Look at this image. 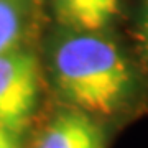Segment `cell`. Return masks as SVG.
I'll use <instances>...</instances> for the list:
<instances>
[{"mask_svg":"<svg viewBox=\"0 0 148 148\" xmlns=\"http://www.w3.org/2000/svg\"><path fill=\"white\" fill-rule=\"evenodd\" d=\"M54 79L73 106L90 114H112L127 97L132 74L120 49L107 38L74 32L53 56Z\"/></svg>","mask_w":148,"mask_h":148,"instance_id":"cell-1","label":"cell"},{"mask_svg":"<svg viewBox=\"0 0 148 148\" xmlns=\"http://www.w3.org/2000/svg\"><path fill=\"white\" fill-rule=\"evenodd\" d=\"M38 63L32 53L13 49L0 56V125L18 133L30 123L38 101Z\"/></svg>","mask_w":148,"mask_h":148,"instance_id":"cell-2","label":"cell"},{"mask_svg":"<svg viewBox=\"0 0 148 148\" xmlns=\"http://www.w3.org/2000/svg\"><path fill=\"white\" fill-rule=\"evenodd\" d=\"M36 148H104V133L82 112H64L41 133Z\"/></svg>","mask_w":148,"mask_h":148,"instance_id":"cell-3","label":"cell"},{"mask_svg":"<svg viewBox=\"0 0 148 148\" xmlns=\"http://www.w3.org/2000/svg\"><path fill=\"white\" fill-rule=\"evenodd\" d=\"M58 20L74 32L99 33L119 13V0H53Z\"/></svg>","mask_w":148,"mask_h":148,"instance_id":"cell-4","label":"cell"},{"mask_svg":"<svg viewBox=\"0 0 148 148\" xmlns=\"http://www.w3.org/2000/svg\"><path fill=\"white\" fill-rule=\"evenodd\" d=\"M23 30L21 10L15 0H0V56L16 49Z\"/></svg>","mask_w":148,"mask_h":148,"instance_id":"cell-5","label":"cell"},{"mask_svg":"<svg viewBox=\"0 0 148 148\" xmlns=\"http://www.w3.org/2000/svg\"><path fill=\"white\" fill-rule=\"evenodd\" d=\"M0 148H20L18 135L0 125Z\"/></svg>","mask_w":148,"mask_h":148,"instance_id":"cell-6","label":"cell"},{"mask_svg":"<svg viewBox=\"0 0 148 148\" xmlns=\"http://www.w3.org/2000/svg\"><path fill=\"white\" fill-rule=\"evenodd\" d=\"M142 35H143V46L148 54V0L143 3V20H142Z\"/></svg>","mask_w":148,"mask_h":148,"instance_id":"cell-7","label":"cell"}]
</instances>
